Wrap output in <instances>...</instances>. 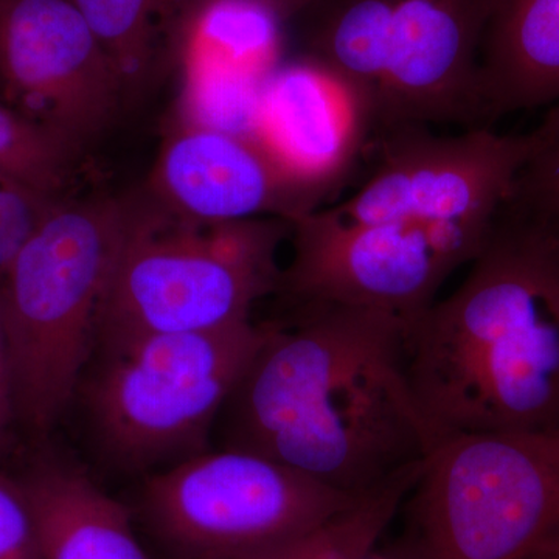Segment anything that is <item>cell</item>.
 <instances>
[{"label": "cell", "mask_w": 559, "mask_h": 559, "mask_svg": "<svg viewBox=\"0 0 559 559\" xmlns=\"http://www.w3.org/2000/svg\"><path fill=\"white\" fill-rule=\"evenodd\" d=\"M289 301L219 412L223 450L349 495L425 460L437 437L412 392L406 322L374 308Z\"/></svg>", "instance_id": "1"}, {"label": "cell", "mask_w": 559, "mask_h": 559, "mask_svg": "<svg viewBox=\"0 0 559 559\" xmlns=\"http://www.w3.org/2000/svg\"><path fill=\"white\" fill-rule=\"evenodd\" d=\"M407 374L437 440L559 428V246L495 218L468 274L407 325Z\"/></svg>", "instance_id": "2"}, {"label": "cell", "mask_w": 559, "mask_h": 559, "mask_svg": "<svg viewBox=\"0 0 559 559\" xmlns=\"http://www.w3.org/2000/svg\"><path fill=\"white\" fill-rule=\"evenodd\" d=\"M127 201L95 348L240 325L257 301L282 289L278 250L289 221L209 223L153 194Z\"/></svg>", "instance_id": "3"}, {"label": "cell", "mask_w": 559, "mask_h": 559, "mask_svg": "<svg viewBox=\"0 0 559 559\" xmlns=\"http://www.w3.org/2000/svg\"><path fill=\"white\" fill-rule=\"evenodd\" d=\"M127 200L61 201L0 277L17 425L46 440L75 400L97 344Z\"/></svg>", "instance_id": "4"}, {"label": "cell", "mask_w": 559, "mask_h": 559, "mask_svg": "<svg viewBox=\"0 0 559 559\" xmlns=\"http://www.w3.org/2000/svg\"><path fill=\"white\" fill-rule=\"evenodd\" d=\"M266 330L250 320L95 348L75 400L102 457L143 473L207 452L219 412Z\"/></svg>", "instance_id": "5"}, {"label": "cell", "mask_w": 559, "mask_h": 559, "mask_svg": "<svg viewBox=\"0 0 559 559\" xmlns=\"http://www.w3.org/2000/svg\"><path fill=\"white\" fill-rule=\"evenodd\" d=\"M406 503L421 559H530L559 533V428L441 437Z\"/></svg>", "instance_id": "6"}, {"label": "cell", "mask_w": 559, "mask_h": 559, "mask_svg": "<svg viewBox=\"0 0 559 559\" xmlns=\"http://www.w3.org/2000/svg\"><path fill=\"white\" fill-rule=\"evenodd\" d=\"M364 495L329 487L263 455L221 448L150 476L142 506L165 544L198 559L283 546L322 527Z\"/></svg>", "instance_id": "7"}, {"label": "cell", "mask_w": 559, "mask_h": 559, "mask_svg": "<svg viewBox=\"0 0 559 559\" xmlns=\"http://www.w3.org/2000/svg\"><path fill=\"white\" fill-rule=\"evenodd\" d=\"M491 226H342L316 209L290 221L293 259L283 270L280 294L288 300L374 308L409 325L439 299L448 278L479 255Z\"/></svg>", "instance_id": "8"}, {"label": "cell", "mask_w": 559, "mask_h": 559, "mask_svg": "<svg viewBox=\"0 0 559 559\" xmlns=\"http://www.w3.org/2000/svg\"><path fill=\"white\" fill-rule=\"evenodd\" d=\"M527 134L471 128L440 135L403 127L371 135L366 182L320 215L342 226L457 223L489 226L528 153Z\"/></svg>", "instance_id": "9"}, {"label": "cell", "mask_w": 559, "mask_h": 559, "mask_svg": "<svg viewBox=\"0 0 559 559\" xmlns=\"http://www.w3.org/2000/svg\"><path fill=\"white\" fill-rule=\"evenodd\" d=\"M0 87L7 105L80 148L127 90L72 0H0Z\"/></svg>", "instance_id": "10"}, {"label": "cell", "mask_w": 559, "mask_h": 559, "mask_svg": "<svg viewBox=\"0 0 559 559\" xmlns=\"http://www.w3.org/2000/svg\"><path fill=\"white\" fill-rule=\"evenodd\" d=\"M487 14L488 0H396L367 103L371 135L403 127H487L480 92Z\"/></svg>", "instance_id": "11"}, {"label": "cell", "mask_w": 559, "mask_h": 559, "mask_svg": "<svg viewBox=\"0 0 559 559\" xmlns=\"http://www.w3.org/2000/svg\"><path fill=\"white\" fill-rule=\"evenodd\" d=\"M153 194L190 218L293 221L329 194L293 175L257 138L182 127L162 151Z\"/></svg>", "instance_id": "12"}, {"label": "cell", "mask_w": 559, "mask_h": 559, "mask_svg": "<svg viewBox=\"0 0 559 559\" xmlns=\"http://www.w3.org/2000/svg\"><path fill=\"white\" fill-rule=\"evenodd\" d=\"M257 139L293 175L330 194L366 156L371 124L355 92L310 58L267 75Z\"/></svg>", "instance_id": "13"}, {"label": "cell", "mask_w": 559, "mask_h": 559, "mask_svg": "<svg viewBox=\"0 0 559 559\" xmlns=\"http://www.w3.org/2000/svg\"><path fill=\"white\" fill-rule=\"evenodd\" d=\"M43 559H151L131 524V511L73 463L43 459L16 479Z\"/></svg>", "instance_id": "14"}, {"label": "cell", "mask_w": 559, "mask_h": 559, "mask_svg": "<svg viewBox=\"0 0 559 559\" xmlns=\"http://www.w3.org/2000/svg\"><path fill=\"white\" fill-rule=\"evenodd\" d=\"M480 92L489 128L559 102V0H488Z\"/></svg>", "instance_id": "15"}, {"label": "cell", "mask_w": 559, "mask_h": 559, "mask_svg": "<svg viewBox=\"0 0 559 559\" xmlns=\"http://www.w3.org/2000/svg\"><path fill=\"white\" fill-rule=\"evenodd\" d=\"M116 66L124 87L145 79L197 0H72Z\"/></svg>", "instance_id": "16"}, {"label": "cell", "mask_w": 559, "mask_h": 559, "mask_svg": "<svg viewBox=\"0 0 559 559\" xmlns=\"http://www.w3.org/2000/svg\"><path fill=\"white\" fill-rule=\"evenodd\" d=\"M282 17L260 0H197L180 31L182 50L271 73Z\"/></svg>", "instance_id": "17"}, {"label": "cell", "mask_w": 559, "mask_h": 559, "mask_svg": "<svg viewBox=\"0 0 559 559\" xmlns=\"http://www.w3.org/2000/svg\"><path fill=\"white\" fill-rule=\"evenodd\" d=\"M423 462L370 489L322 527L274 549L238 557L198 559H358L384 536L421 474Z\"/></svg>", "instance_id": "18"}, {"label": "cell", "mask_w": 559, "mask_h": 559, "mask_svg": "<svg viewBox=\"0 0 559 559\" xmlns=\"http://www.w3.org/2000/svg\"><path fill=\"white\" fill-rule=\"evenodd\" d=\"M186 127L257 138L261 92L270 73L182 50Z\"/></svg>", "instance_id": "19"}, {"label": "cell", "mask_w": 559, "mask_h": 559, "mask_svg": "<svg viewBox=\"0 0 559 559\" xmlns=\"http://www.w3.org/2000/svg\"><path fill=\"white\" fill-rule=\"evenodd\" d=\"M528 139L527 156L496 216L559 246V102L546 108Z\"/></svg>", "instance_id": "20"}, {"label": "cell", "mask_w": 559, "mask_h": 559, "mask_svg": "<svg viewBox=\"0 0 559 559\" xmlns=\"http://www.w3.org/2000/svg\"><path fill=\"white\" fill-rule=\"evenodd\" d=\"M79 150L58 132L0 103V176L61 198Z\"/></svg>", "instance_id": "21"}, {"label": "cell", "mask_w": 559, "mask_h": 559, "mask_svg": "<svg viewBox=\"0 0 559 559\" xmlns=\"http://www.w3.org/2000/svg\"><path fill=\"white\" fill-rule=\"evenodd\" d=\"M60 202V198L0 176V277L33 231Z\"/></svg>", "instance_id": "22"}, {"label": "cell", "mask_w": 559, "mask_h": 559, "mask_svg": "<svg viewBox=\"0 0 559 559\" xmlns=\"http://www.w3.org/2000/svg\"><path fill=\"white\" fill-rule=\"evenodd\" d=\"M0 559H43L27 500L16 479L0 474Z\"/></svg>", "instance_id": "23"}, {"label": "cell", "mask_w": 559, "mask_h": 559, "mask_svg": "<svg viewBox=\"0 0 559 559\" xmlns=\"http://www.w3.org/2000/svg\"><path fill=\"white\" fill-rule=\"evenodd\" d=\"M17 425L16 403H14L13 377L9 345L0 312V463L5 462L16 447Z\"/></svg>", "instance_id": "24"}, {"label": "cell", "mask_w": 559, "mask_h": 559, "mask_svg": "<svg viewBox=\"0 0 559 559\" xmlns=\"http://www.w3.org/2000/svg\"><path fill=\"white\" fill-rule=\"evenodd\" d=\"M358 559H421V555H419L417 540L406 528V532L399 538L390 540L381 538Z\"/></svg>", "instance_id": "25"}, {"label": "cell", "mask_w": 559, "mask_h": 559, "mask_svg": "<svg viewBox=\"0 0 559 559\" xmlns=\"http://www.w3.org/2000/svg\"><path fill=\"white\" fill-rule=\"evenodd\" d=\"M260 2L274 10L280 17H285L294 13V11H299L305 9V7L311 5V3L319 2V0H260Z\"/></svg>", "instance_id": "26"}, {"label": "cell", "mask_w": 559, "mask_h": 559, "mask_svg": "<svg viewBox=\"0 0 559 559\" xmlns=\"http://www.w3.org/2000/svg\"><path fill=\"white\" fill-rule=\"evenodd\" d=\"M539 551H557V554H559V533L557 536H555V538H551L549 543H547L546 546H544Z\"/></svg>", "instance_id": "27"}, {"label": "cell", "mask_w": 559, "mask_h": 559, "mask_svg": "<svg viewBox=\"0 0 559 559\" xmlns=\"http://www.w3.org/2000/svg\"><path fill=\"white\" fill-rule=\"evenodd\" d=\"M530 559H559V554L557 551H539Z\"/></svg>", "instance_id": "28"}]
</instances>
